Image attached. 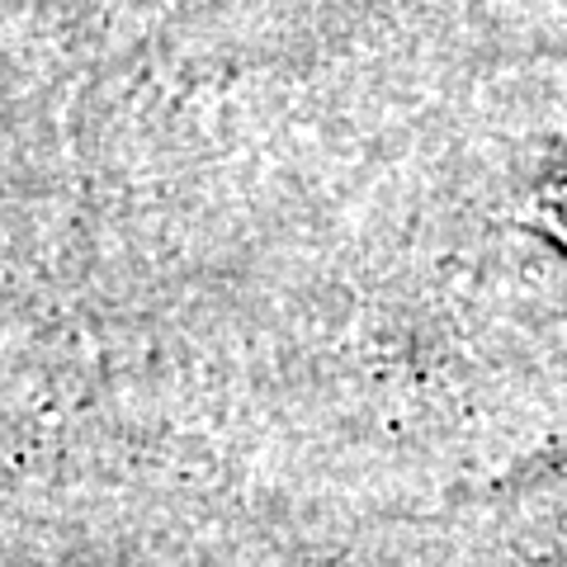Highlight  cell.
I'll list each match as a JSON object with an SVG mask.
<instances>
[{
  "mask_svg": "<svg viewBox=\"0 0 567 567\" xmlns=\"http://www.w3.org/2000/svg\"><path fill=\"white\" fill-rule=\"evenodd\" d=\"M548 223H554V233L567 241V175L554 185V194H548Z\"/></svg>",
  "mask_w": 567,
  "mask_h": 567,
  "instance_id": "6da1fadb",
  "label": "cell"
}]
</instances>
